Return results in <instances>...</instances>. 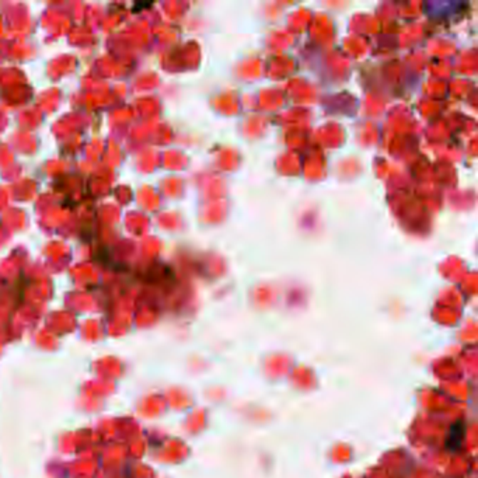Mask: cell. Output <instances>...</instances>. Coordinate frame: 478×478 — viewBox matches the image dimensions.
Returning a JSON list of instances; mask_svg holds the SVG:
<instances>
[{
	"label": "cell",
	"mask_w": 478,
	"mask_h": 478,
	"mask_svg": "<svg viewBox=\"0 0 478 478\" xmlns=\"http://www.w3.org/2000/svg\"><path fill=\"white\" fill-rule=\"evenodd\" d=\"M466 432L464 422H456L446 437V449L449 452H456L460 449Z\"/></svg>",
	"instance_id": "6da1fadb"
}]
</instances>
